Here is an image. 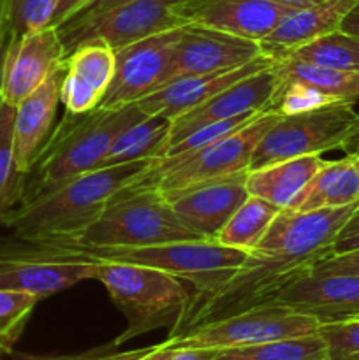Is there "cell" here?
<instances>
[{
    "mask_svg": "<svg viewBox=\"0 0 359 360\" xmlns=\"http://www.w3.org/2000/svg\"><path fill=\"white\" fill-rule=\"evenodd\" d=\"M151 162H127L76 176L51 192L18 202L2 214L0 225L23 239L74 241L101 217L120 190L150 169Z\"/></svg>",
    "mask_w": 359,
    "mask_h": 360,
    "instance_id": "obj_1",
    "label": "cell"
},
{
    "mask_svg": "<svg viewBox=\"0 0 359 360\" xmlns=\"http://www.w3.org/2000/svg\"><path fill=\"white\" fill-rule=\"evenodd\" d=\"M144 116L146 112L137 104L113 109L97 108L84 115L65 111L35 164L23 176L18 202L51 192L76 176L99 169L115 137Z\"/></svg>",
    "mask_w": 359,
    "mask_h": 360,
    "instance_id": "obj_2",
    "label": "cell"
},
{
    "mask_svg": "<svg viewBox=\"0 0 359 360\" xmlns=\"http://www.w3.org/2000/svg\"><path fill=\"white\" fill-rule=\"evenodd\" d=\"M44 243L49 255L56 260H73V262L111 260V262L137 264V266L165 271L185 283H190V287L194 288L190 302L208 297L224 287L250 255V252L245 250L231 248L211 239L176 241L134 250H95L74 241Z\"/></svg>",
    "mask_w": 359,
    "mask_h": 360,
    "instance_id": "obj_3",
    "label": "cell"
},
{
    "mask_svg": "<svg viewBox=\"0 0 359 360\" xmlns=\"http://www.w3.org/2000/svg\"><path fill=\"white\" fill-rule=\"evenodd\" d=\"M203 239L172 210L164 193L141 179L120 190L74 243L95 250H134Z\"/></svg>",
    "mask_w": 359,
    "mask_h": 360,
    "instance_id": "obj_4",
    "label": "cell"
},
{
    "mask_svg": "<svg viewBox=\"0 0 359 360\" xmlns=\"http://www.w3.org/2000/svg\"><path fill=\"white\" fill-rule=\"evenodd\" d=\"M94 280L104 285L127 319V329L113 341L116 347L162 327L172 334L192 297L180 278L137 264L95 260Z\"/></svg>",
    "mask_w": 359,
    "mask_h": 360,
    "instance_id": "obj_5",
    "label": "cell"
},
{
    "mask_svg": "<svg viewBox=\"0 0 359 360\" xmlns=\"http://www.w3.org/2000/svg\"><path fill=\"white\" fill-rule=\"evenodd\" d=\"M277 118V112L263 111L241 129L199 150L180 157L153 160L139 179L157 186L164 195H169L201 183L246 172L257 144Z\"/></svg>",
    "mask_w": 359,
    "mask_h": 360,
    "instance_id": "obj_6",
    "label": "cell"
},
{
    "mask_svg": "<svg viewBox=\"0 0 359 360\" xmlns=\"http://www.w3.org/2000/svg\"><path fill=\"white\" fill-rule=\"evenodd\" d=\"M359 139V112L351 102L278 116L252 155L248 171L289 158L348 150Z\"/></svg>",
    "mask_w": 359,
    "mask_h": 360,
    "instance_id": "obj_7",
    "label": "cell"
},
{
    "mask_svg": "<svg viewBox=\"0 0 359 360\" xmlns=\"http://www.w3.org/2000/svg\"><path fill=\"white\" fill-rule=\"evenodd\" d=\"M320 323L280 302H266L162 341L169 348L232 350L319 333Z\"/></svg>",
    "mask_w": 359,
    "mask_h": 360,
    "instance_id": "obj_8",
    "label": "cell"
},
{
    "mask_svg": "<svg viewBox=\"0 0 359 360\" xmlns=\"http://www.w3.org/2000/svg\"><path fill=\"white\" fill-rule=\"evenodd\" d=\"M190 0H127L92 20L69 21L58 28L65 51L80 42L102 37L116 49L139 39L189 25Z\"/></svg>",
    "mask_w": 359,
    "mask_h": 360,
    "instance_id": "obj_9",
    "label": "cell"
},
{
    "mask_svg": "<svg viewBox=\"0 0 359 360\" xmlns=\"http://www.w3.org/2000/svg\"><path fill=\"white\" fill-rule=\"evenodd\" d=\"M182 28L160 32L116 49L115 76L99 108L137 104L141 98L164 86Z\"/></svg>",
    "mask_w": 359,
    "mask_h": 360,
    "instance_id": "obj_10",
    "label": "cell"
},
{
    "mask_svg": "<svg viewBox=\"0 0 359 360\" xmlns=\"http://www.w3.org/2000/svg\"><path fill=\"white\" fill-rule=\"evenodd\" d=\"M94 276L95 262L46 259L30 239L0 238V288L27 292L41 301Z\"/></svg>",
    "mask_w": 359,
    "mask_h": 360,
    "instance_id": "obj_11",
    "label": "cell"
},
{
    "mask_svg": "<svg viewBox=\"0 0 359 360\" xmlns=\"http://www.w3.org/2000/svg\"><path fill=\"white\" fill-rule=\"evenodd\" d=\"M358 206L359 202L331 210H282L253 250L317 264L331 255L338 232Z\"/></svg>",
    "mask_w": 359,
    "mask_h": 360,
    "instance_id": "obj_12",
    "label": "cell"
},
{
    "mask_svg": "<svg viewBox=\"0 0 359 360\" xmlns=\"http://www.w3.org/2000/svg\"><path fill=\"white\" fill-rule=\"evenodd\" d=\"M260 56L264 55L257 41L203 25H185L172 53L168 83L183 76L236 69Z\"/></svg>",
    "mask_w": 359,
    "mask_h": 360,
    "instance_id": "obj_13",
    "label": "cell"
},
{
    "mask_svg": "<svg viewBox=\"0 0 359 360\" xmlns=\"http://www.w3.org/2000/svg\"><path fill=\"white\" fill-rule=\"evenodd\" d=\"M275 301L312 316L320 326L355 320L359 319V276L310 269L291 281Z\"/></svg>",
    "mask_w": 359,
    "mask_h": 360,
    "instance_id": "obj_14",
    "label": "cell"
},
{
    "mask_svg": "<svg viewBox=\"0 0 359 360\" xmlns=\"http://www.w3.org/2000/svg\"><path fill=\"white\" fill-rule=\"evenodd\" d=\"M277 86L278 76L271 63L270 67H264V69L239 79L238 83L224 88L204 104L172 120L168 150L201 127L238 118V116L250 115V112L267 111V105L277 91Z\"/></svg>",
    "mask_w": 359,
    "mask_h": 360,
    "instance_id": "obj_15",
    "label": "cell"
},
{
    "mask_svg": "<svg viewBox=\"0 0 359 360\" xmlns=\"http://www.w3.org/2000/svg\"><path fill=\"white\" fill-rule=\"evenodd\" d=\"M65 56V46L55 27L13 37L4 69L2 101L16 108L51 76Z\"/></svg>",
    "mask_w": 359,
    "mask_h": 360,
    "instance_id": "obj_16",
    "label": "cell"
},
{
    "mask_svg": "<svg viewBox=\"0 0 359 360\" xmlns=\"http://www.w3.org/2000/svg\"><path fill=\"white\" fill-rule=\"evenodd\" d=\"M246 172L201 183L180 192L169 193L165 199L180 218L203 239L217 241L229 218L248 199Z\"/></svg>",
    "mask_w": 359,
    "mask_h": 360,
    "instance_id": "obj_17",
    "label": "cell"
},
{
    "mask_svg": "<svg viewBox=\"0 0 359 360\" xmlns=\"http://www.w3.org/2000/svg\"><path fill=\"white\" fill-rule=\"evenodd\" d=\"M63 63L60 104L73 115L97 109L115 76V48L102 37L87 39L69 51Z\"/></svg>",
    "mask_w": 359,
    "mask_h": 360,
    "instance_id": "obj_18",
    "label": "cell"
},
{
    "mask_svg": "<svg viewBox=\"0 0 359 360\" xmlns=\"http://www.w3.org/2000/svg\"><path fill=\"white\" fill-rule=\"evenodd\" d=\"M292 7L275 0H190L189 25H203L260 42Z\"/></svg>",
    "mask_w": 359,
    "mask_h": 360,
    "instance_id": "obj_19",
    "label": "cell"
},
{
    "mask_svg": "<svg viewBox=\"0 0 359 360\" xmlns=\"http://www.w3.org/2000/svg\"><path fill=\"white\" fill-rule=\"evenodd\" d=\"M65 63H60L51 76L25 97L16 105L14 115V165L20 174H27L37 160L42 146L48 141L53 129L56 108L60 104Z\"/></svg>",
    "mask_w": 359,
    "mask_h": 360,
    "instance_id": "obj_20",
    "label": "cell"
},
{
    "mask_svg": "<svg viewBox=\"0 0 359 360\" xmlns=\"http://www.w3.org/2000/svg\"><path fill=\"white\" fill-rule=\"evenodd\" d=\"M271 63L273 62L267 56H260V58L253 60L246 65L236 67V69L178 77V79L165 83L164 86L155 90L148 97L141 98L137 105L146 115H158L175 120L182 116L183 112L210 101L213 95H217L224 88L238 83L239 79L264 69V67H270Z\"/></svg>",
    "mask_w": 359,
    "mask_h": 360,
    "instance_id": "obj_21",
    "label": "cell"
},
{
    "mask_svg": "<svg viewBox=\"0 0 359 360\" xmlns=\"http://www.w3.org/2000/svg\"><path fill=\"white\" fill-rule=\"evenodd\" d=\"M358 2L359 0H322L312 6L291 9L275 30L259 42L260 51L275 62L320 35L340 30L344 18Z\"/></svg>",
    "mask_w": 359,
    "mask_h": 360,
    "instance_id": "obj_22",
    "label": "cell"
},
{
    "mask_svg": "<svg viewBox=\"0 0 359 360\" xmlns=\"http://www.w3.org/2000/svg\"><path fill=\"white\" fill-rule=\"evenodd\" d=\"M359 202V153H348L340 160L324 162L291 211H312L344 207Z\"/></svg>",
    "mask_w": 359,
    "mask_h": 360,
    "instance_id": "obj_23",
    "label": "cell"
},
{
    "mask_svg": "<svg viewBox=\"0 0 359 360\" xmlns=\"http://www.w3.org/2000/svg\"><path fill=\"white\" fill-rule=\"evenodd\" d=\"M324 162L320 155H310L253 169L246 174V190L250 195L260 197L280 210H289Z\"/></svg>",
    "mask_w": 359,
    "mask_h": 360,
    "instance_id": "obj_24",
    "label": "cell"
},
{
    "mask_svg": "<svg viewBox=\"0 0 359 360\" xmlns=\"http://www.w3.org/2000/svg\"><path fill=\"white\" fill-rule=\"evenodd\" d=\"M171 125L172 120L158 115H146L139 122L129 125L115 137L108 153L99 164V169L127 162L164 158L171 136Z\"/></svg>",
    "mask_w": 359,
    "mask_h": 360,
    "instance_id": "obj_25",
    "label": "cell"
},
{
    "mask_svg": "<svg viewBox=\"0 0 359 360\" xmlns=\"http://www.w3.org/2000/svg\"><path fill=\"white\" fill-rule=\"evenodd\" d=\"M273 69L280 81H301L312 84L317 90L324 91L338 102L359 101V74L344 72V70L327 69L315 63L303 62V60L284 56L273 62Z\"/></svg>",
    "mask_w": 359,
    "mask_h": 360,
    "instance_id": "obj_26",
    "label": "cell"
},
{
    "mask_svg": "<svg viewBox=\"0 0 359 360\" xmlns=\"http://www.w3.org/2000/svg\"><path fill=\"white\" fill-rule=\"evenodd\" d=\"M280 211V207L260 197L248 195V199L229 218L217 241L231 248L252 252Z\"/></svg>",
    "mask_w": 359,
    "mask_h": 360,
    "instance_id": "obj_27",
    "label": "cell"
},
{
    "mask_svg": "<svg viewBox=\"0 0 359 360\" xmlns=\"http://www.w3.org/2000/svg\"><path fill=\"white\" fill-rule=\"evenodd\" d=\"M211 360H327V348L324 338L315 333L253 347L222 350Z\"/></svg>",
    "mask_w": 359,
    "mask_h": 360,
    "instance_id": "obj_28",
    "label": "cell"
},
{
    "mask_svg": "<svg viewBox=\"0 0 359 360\" xmlns=\"http://www.w3.org/2000/svg\"><path fill=\"white\" fill-rule=\"evenodd\" d=\"M285 56H292V58L327 67V69L359 74V39L341 30L320 35Z\"/></svg>",
    "mask_w": 359,
    "mask_h": 360,
    "instance_id": "obj_29",
    "label": "cell"
},
{
    "mask_svg": "<svg viewBox=\"0 0 359 360\" xmlns=\"http://www.w3.org/2000/svg\"><path fill=\"white\" fill-rule=\"evenodd\" d=\"M14 115L16 108L0 101V218L20 197L23 174L14 165Z\"/></svg>",
    "mask_w": 359,
    "mask_h": 360,
    "instance_id": "obj_30",
    "label": "cell"
},
{
    "mask_svg": "<svg viewBox=\"0 0 359 360\" xmlns=\"http://www.w3.org/2000/svg\"><path fill=\"white\" fill-rule=\"evenodd\" d=\"M37 302L39 299L27 292L0 288V347L7 354L14 350Z\"/></svg>",
    "mask_w": 359,
    "mask_h": 360,
    "instance_id": "obj_31",
    "label": "cell"
},
{
    "mask_svg": "<svg viewBox=\"0 0 359 360\" xmlns=\"http://www.w3.org/2000/svg\"><path fill=\"white\" fill-rule=\"evenodd\" d=\"M334 102H338L336 98L317 90L312 84L301 83V81L278 79L277 91L267 105V111L277 112L278 116H291L312 111V109L322 108L327 104H334Z\"/></svg>",
    "mask_w": 359,
    "mask_h": 360,
    "instance_id": "obj_32",
    "label": "cell"
},
{
    "mask_svg": "<svg viewBox=\"0 0 359 360\" xmlns=\"http://www.w3.org/2000/svg\"><path fill=\"white\" fill-rule=\"evenodd\" d=\"M58 0H9L7 28L14 39L49 27Z\"/></svg>",
    "mask_w": 359,
    "mask_h": 360,
    "instance_id": "obj_33",
    "label": "cell"
},
{
    "mask_svg": "<svg viewBox=\"0 0 359 360\" xmlns=\"http://www.w3.org/2000/svg\"><path fill=\"white\" fill-rule=\"evenodd\" d=\"M326 341L327 360H359V319L319 327Z\"/></svg>",
    "mask_w": 359,
    "mask_h": 360,
    "instance_id": "obj_34",
    "label": "cell"
},
{
    "mask_svg": "<svg viewBox=\"0 0 359 360\" xmlns=\"http://www.w3.org/2000/svg\"><path fill=\"white\" fill-rule=\"evenodd\" d=\"M155 347L134 348V350L120 352L115 343L104 345V347L92 348V350L81 352L73 355H27V354H9V360H137L150 354ZM2 360V359H0Z\"/></svg>",
    "mask_w": 359,
    "mask_h": 360,
    "instance_id": "obj_35",
    "label": "cell"
},
{
    "mask_svg": "<svg viewBox=\"0 0 359 360\" xmlns=\"http://www.w3.org/2000/svg\"><path fill=\"white\" fill-rule=\"evenodd\" d=\"M217 355L215 350H194V348H169L155 345L153 350L137 360H211Z\"/></svg>",
    "mask_w": 359,
    "mask_h": 360,
    "instance_id": "obj_36",
    "label": "cell"
},
{
    "mask_svg": "<svg viewBox=\"0 0 359 360\" xmlns=\"http://www.w3.org/2000/svg\"><path fill=\"white\" fill-rule=\"evenodd\" d=\"M312 271H317V273L358 274L359 276V250H354V252H348V253H341V255L326 257V259L313 264Z\"/></svg>",
    "mask_w": 359,
    "mask_h": 360,
    "instance_id": "obj_37",
    "label": "cell"
},
{
    "mask_svg": "<svg viewBox=\"0 0 359 360\" xmlns=\"http://www.w3.org/2000/svg\"><path fill=\"white\" fill-rule=\"evenodd\" d=\"M354 250H359V206L338 232L331 255H341V253L354 252Z\"/></svg>",
    "mask_w": 359,
    "mask_h": 360,
    "instance_id": "obj_38",
    "label": "cell"
},
{
    "mask_svg": "<svg viewBox=\"0 0 359 360\" xmlns=\"http://www.w3.org/2000/svg\"><path fill=\"white\" fill-rule=\"evenodd\" d=\"M90 2L92 0H58V6H56V11L53 14V20L49 27L60 28L63 23H67L74 16H77Z\"/></svg>",
    "mask_w": 359,
    "mask_h": 360,
    "instance_id": "obj_39",
    "label": "cell"
},
{
    "mask_svg": "<svg viewBox=\"0 0 359 360\" xmlns=\"http://www.w3.org/2000/svg\"><path fill=\"white\" fill-rule=\"evenodd\" d=\"M123 2H127V0H92V2L88 4V6L84 7V9L81 11L80 14H77V16H74L73 20H69V21L92 20V18L99 16V14L106 13V11L113 9V7L120 6V4H123ZM69 21H67V23H69ZM63 25H65V23H63Z\"/></svg>",
    "mask_w": 359,
    "mask_h": 360,
    "instance_id": "obj_40",
    "label": "cell"
},
{
    "mask_svg": "<svg viewBox=\"0 0 359 360\" xmlns=\"http://www.w3.org/2000/svg\"><path fill=\"white\" fill-rule=\"evenodd\" d=\"M340 30L345 32V34L352 35V37L359 39V2L348 11L347 16L344 18L340 25Z\"/></svg>",
    "mask_w": 359,
    "mask_h": 360,
    "instance_id": "obj_41",
    "label": "cell"
},
{
    "mask_svg": "<svg viewBox=\"0 0 359 360\" xmlns=\"http://www.w3.org/2000/svg\"><path fill=\"white\" fill-rule=\"evenodd\" d=\"M11 41H13V35H11L9 28H4V30H0V101H2L4 69H6V58H7V51H9Z\"/></svg>",
    "mask_w": 359,
    "mask_h": 360,
    "instance_id": "obj_42",
    "label": "cell"
},
{
    "mask_svg": "<svg viewBox=\"0 0 359 360\" xmlns=\"http://www.w3.org/2000/svg\"><path fill=\"white\" fill-rule=\"evenodd\" d=\"M278 4H284V6L292 7V9H298V7H306V6H312V4L317 2H322V0H275Z\"/></svg>",
    "mask_w": 359,
    "mask_h": 360,
    "instance_id": "obj_43",
    "label": "cell"
},
{
    "mask_svg": "<svg viewBox=\"0 0 359 360\" xmlns=\"http://www.w3.org/2000/svg\"><path fill=\"white\" fill-rule=\"evenodd\" d=\"M7 6H9V0H0V30L7 28Z\"/></svg>",
    "mask_w": 359,
    "mask_h": 360,
    "instance_id": "obj_44",
    "label": "cell"
},
{
    "mask_svg": "<svg viewBox=\"0 0 359 360\" xmlns=\"http://www.w3.org/2000/svg\"><path fill=\"white\" fill-rule=\"evenodd\" d=\"M6 355H7V352H6V350H4V348H2V347H0V359H2V357H6Z\"/></svg>",
    "mask_w": 359,
    "mask_h": 360,
    "instance_id": "obj_45",
    "label": "cell"
}]
</instances>
